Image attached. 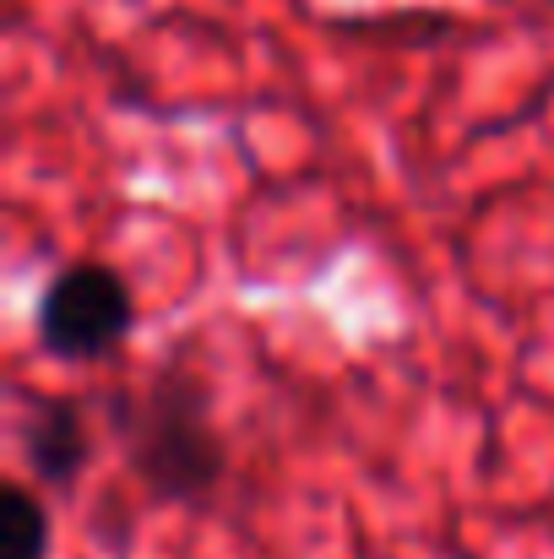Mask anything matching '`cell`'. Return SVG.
Here are the masks:
<instances>
[{"label":"cell","instance_id":"6da1fadb","mask_svg":"<svg viewBox=\"0 0 554 559\" xmlns=\"http://www.w3.org/2000/svg\"><path fill=\"white\" fill-rule=\"evenodd\" d=\"M126 467L158 506H207L228 473L223 435L212 429V385L190 370H158L142 391L115 396Z\"/></svg>","mask_w":554,"mask_h":559},{"label":"cell","instance_id":"7a4b0ae2","mask_svg":"<svg viewBox=\"0 0 554 559\" xmlns=\"http://www.w3.org/2000/svg\"><path fill=\"white\" fill-rule=\"evenodd\" d=\"M137 326L131 283L109 261H71L60 266L33 310L38 348L60 365H98L109 359Z\"/></svg>","mask_w":554,"mask_h":559},{"label":"cell","instance_id":"3957f363","mask_svg":"<svg viewBox=\"0 0 554 559\" xmlns=\"http://www.w3.org/2000/svg\"><path fill=\"white\" fill-rule=\"evenodd\" d=\"M22 462L44 489H71L93 462L87 407L76 396H44L22 424Z\"/></svg>","mask_w":554,"mask_h":559},{"label":"cell","instance_id":"277c9868","mask_svg":"<svg viewBox=\"0 0 554 559\" xmlns=\"http://www.w3.org/2000/svg\"><path fill=\"white\" fill-rule=\"evenodd\" d=\"M55 522L27 484H0V559H49Z\"/></svg>","mask_w":554,"mask_h":559}]
</instances>
